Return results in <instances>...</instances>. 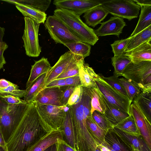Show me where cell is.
<instances>
[{"label":"cell","mask_w":151,"mask_h":151,"mask_svg":"<svg viewBox=\"0 0 151 151\" xmlns=\"http://www.w3.org/2000/svg\"><path fill=\"white\" fill-rule=\"evenodd\" d=\"M47 133L41 123L35 101L28 102L6 143V151H27Z\"/></svg>","instance_id":"6da1fadb"},{"label":"cell","mask_w":151,"mask_h":151,"mask_svg":"<svg viewBox=\"0 0 151 151\" xmlns=\"http://www.w3.org/2000/svg\"><path fill=\"white\" fill-rule=\"evenodd\" d=\"M54 15L66 25L72 33L82 42L94 45L99 39L94 30L84 23L79 16L72 11L56 9Z\"/></svg>","instance_id":"7a4b0ae2"},{"label":"cell","mask_w":151,"mask_h":151,"mask_svg":"<svg viewBox=\"0 0 151 151\" xmlns=\"http://www.w3.org/2000/svg\"><path fill=\"white\" fill-rule=\"evenodd\" d=\"M27 104H8L0 98V128L6 143L22 117Z\"/></svg>","instance_id":"3957f363"},{"label":"cell","mask_w":151,"mask_h":151,"mask_svg":"<svg viewBox=\"0 0 151 151\" xmlns=\"http://www.w3.org/2000/svg\"><path fill=\"white\" fill-rule=\"evenodd\" d=\"M43 128L47 133L62 130L66 106L42 104L34 101Z\"/></svg>","instance_id":"277c9868"},{"label":"cell","mask_w":151,"mask_h":151,"mask_svg":"<svg viewBox=\"0 0 151 151\" xmlns=\"http://www.w3.org/2000/svg\"><path fill=\"white\" fill-rule=\"evenodd\" d=\"M122 76L139 87L141 91L151 90V61L131 62L124 69Z\"/></svg>","instance_id":"5b68a950"},{"label":"cell","mask_w":151,"mask_h":151,"mask_svg":"<svg viewBox=\"0 0 151 151\" xmlns=\"http://www.w3.org/2000/svg\"><path fill=\"white\" fill-rule=\"evenodd\" d=\"M101 2V5L109 14L129 21L138 17L141 8L132 0H105Z\"/></svg>","instance_id":"8992f818"},{"label":"cell","mask_w":151,"mask_h":151,"mask_svg":"<svg viewBox=\"0 0 151 151\" xmlns=\"http://www.w3.org/2000/svg\"><path fill=\"white\" fill-rule=\"evenodd\" d=\"M51 37L57 43L65 44L80 41L60 19L53 15L49 16L44 23Z\"/></svg>","instance_id":"52a82bcc"},{"label":"cell","mask_w":151,"mask_h":151,"mask_svg":"<svg viewBox=\"0 0 151 151\" xmlns=\"http://www.w3.org/2000/svg\"><path fill=\"white\" fill-rule=\"evenodd\" d=\"M24 28L22 39L27 55L32 57H38L41 52L38 39L40 24L28 17H24Z\"/></svg>","instance_id":"ba28073f"},{"label":"cell","mask_w":151,"mask_h":151,"mask_svg":"<svg viewBox=\"0 0 151 151\" xmlns=\"http://www.w3.org/2000/svg\"><path fill=\"white\" fill-rule=\"evenodd\" d=\"M97 87L110 103L129 114L132 102L108 84L99 75L95 80Z\"/></svg>","instance_id":"9c48e42d"},{"label":"cell","mask_w":151,"mask_h":151,"mask_svg":"<svg viewBox=\"0 0 151 151\" xmlns=\"http://www.w3.org/2000/svg\"><path fill=\"white\" fill-rule=\"evenodd\" d=\"M56 9H63L72 12L80 16L90 9L101 5L96 0H55L53 2Z\"/></svg>","instance_id":"30bf717a"},{"label":"cell","mask_w":151,"mask_h":151,"mask_svg":"<svg viewBox=\"0 0 151 151\" xmlns=\"http://www.w3.org/2000/svg\"><path fill=\"white\" fill-rule=\"evenodd\" d=\"M129 113L134 117L141 135L151 149V123L136 103L134 102L130 106Z\"/></svg>","instance_id":"8fae6325"},{"label":"cell","mask_w":151,"mask_h":151,"mask_svg":"<svg viewBox=\"0 0 151 151\" xmlns=\"http://www.w3.org/2000/svg\"><path fill=\"white\" fill-rule=\"evenodd\" d=\"M100 24V27L94 30L98 37L114 35L119 37L124 27L126 26L123 19L116 16L111 17L108 20Z\"/></svg>","instance_id":"7c38bea8"},{"label":"cell","mask_w":151,"mask_h":151,"mask_svg":"<svg viewBox=\"0 0 151 151\" xmlns=\"http://www.w3.org/2000/svg\"><path fill=\"white\" fill-rule=\"evenodd\" d=\"M62 93L61 87L45 88L33 101H37L42 104L62 106Z\"/></svg>","instance_id":"4fadbf2b"},{"label":"cell","mask_w":151,"mask_h":151,"mask_svg":"<svg viewBox=\"0 0 151 151\" xmlns=\"http://www.w3.org/2000/svg\"><path fill=\"white\" fill-rule=\"evenodd\" d=\"M74 55L70 51L62 55L55 65L46 74L45 84L46 85L61 74L74 57Z\"/></svg>","instance_id":"5bb4252c"},{"label":"cell","mask_w":151,"mask_h":151,"mask_svg":"<svg viewBox=\"0 0 151 151\" xmlns=\"http://www.w3.org/2000/svg\"><path fill=\"white\" fill-rule=\"evenodd\" d=\"M63 130H53L47 132L27 151H44L52 145L58 142L59 139L63 140Z\"/></svg>","instance_id":"9a60e30c"},{"label":"cell","mask_w":151,"mask_h":151,"mask_svg":"<svg viewBox=\"0 0 151 151\" xmlns=\"http://www.w3.org/2000/svg\"><path fill=\"white\" fill-rule=\"evenodd\" d=\"M124 53L134 63L151 61V40Z\"/></svg>","instance_id":"2e32d148"},{"label":"cell","mask_w":151,"mask_h":151,"mask_svg":"<svg viewBox=\"0 0 151 151\" xmlns=\"http://www.w3.org/2000/svg\"><path fill=\"white\" fill-rule=\"evenodd\" d=\"M104 98L106 107L104 114L113 128L130 115V114L110 103Z\"/></svg>","instance_id":"e0dca14e"},{"label":"cell","mask_w":151,"mask_h":151,"mask_svg":"<svg viewBox=\"0 0 151 151\" xmlns=\"http://www.w3.org/2000/svg\"><path fill=\"white\" fill-rule=\"evenodd\" d=\"M63 132V140L77 151L74 129L70 109L66 106L64 120L62 128Z\"/></svg>","instance_id":"ac0fdd59"},{"label":"cell","mask_w":151,"mask_h":151,"mask_svg":"<svg viewBox=\"0 0 151 151\" xmlns=\"http://www.w3.org/2000/svg\"><path fill=\"white\" fill-rule=\"evenodd\" d=\"M113 129L132 149H137L141 151H151V149L141 135L139 136L132 135L118 128L113 127Z\"/></svg>","instance_id":"d6986e66"},{"label":"cell","mask_w":151,"mask_h":151,"mask_svg":"<svg viewBox=\"0 0 151 151\" xmlns=\"http://www.w3.org/2000/svg\"><path fill=\"white\" fill-rule=\"evenodd\" d=\"M104 141L115 151H132L130 146L127 143L113 128L107 130Z\"/></svg>","instance_id":"ffe728a7"},{"label":"cell","mask_w":151,"mask_h":151,"mask_svg":"<svg viewBox=\"0 0 151 151\" xmlns=\"http://www.w3.org/2000/svg\"><path fill=\"white\" fill-rule=\"evenodd\" d=\"M109 14L101 5L96 6L88 10L83 16L86 24L94 28L100 24Z\"/></svg>","instance_id":"44dd1931"},{"label":"cell","mask_w":151,"mask_h":151,"mask_svg":"<svg viewBox=\"0 0 151 151\" xmlns=\"http://www.w3.org/2000/svg\"><path fill=\"white\" fill-rule=\"evenodd\" d=\"M47 58L42 57L31 66L29 77L26 83V88L29 87L38 78L47 73L51 68Z\"/></svg>","instance_id":"7402d4cb"},{"label":"cell","mask_w":151,"mask_h":151,"mask_svg":"<svg viewBox=\"0 0 151 151\" xmlns=\"http://www.w3.org/2000/svg\"><path fill=\"white\" fill-rule=\"evenodd\" d=\"M79 76L83 87L92 88L96 87L95 80L98 76L93 69L85 63L80 67Z\"/></svg>","instance_id":"603a6c76"},{"label":"cell","mask_w":151,"mask_h":151,"mask_svg":"<svg viewBox=\"0 0 151 151\" xmlns=\"http://www.w3.org/2000/svg\"><path fill=\"white\" fill-rule=\"evenodd\" d=\"M133 100L151 123V90L142 91Z\"/></svg>","instance_id":"cb8c5ba5"},{"label":"cell","mask_w":151,"mask_h":151,"mask_svg":"<svg viewBox=\"0 0 151 151\" xmlns=\"http://www.w3.org/2000/svg\"><path fill=\"white\" fill-rule=\"evenodd\" d=\"M17 9L24 17H28L38 23H44L47 19V14L32 7L24 4H18L16 5Z\"/></svg>","instance_id":"d4e9b609"},{"label":"cell","mask_w":151,"mask_h":151,"mask_svg":"<svg viewBox=\"0 0 151 151\" xmlns=\"http://www.w3.org/2000/svg\"><path fill=\"white\" fill-rule=\"evenodd\" d=\"M46 73L44 74L35 80L26 88L24 100L29 102L33 101L38 94L45 88V84Z\"/></svg>","instance_id":"484cf974"},{"label":"cell","mask_w":151,"mask_h":151,"mask_svg":"<svg viewBox=\"0 0 151 151\" xmlns=\"http://www.w3.org/2000/svg\"><path fill=\"white\" fill-rule=\"evenodd\" d=\"M130 37L124 50V53L130 51L151 40V25Z\"/></svg>","instance_id":"4316f807"},{"label":"cell","mask_w":151,"mask_h":151,"mask_svg":"<svg viewBox=\"0 0 151 151\" xmlns=\"http://www.w3.org/2000/svg\"><path fill=\"white\" fill-rule=\"evenodd\" d=\"M137 25L129 37H131L151 25V6H141Z\"/></svg>","instance_id":"83f0119b"},{"label":"cell","mask_w":151,"mask_h":151,"mask_svg":"<svg viewBox=\"0 0 151 151\" xmlns=\"http://www.w3.org/2000/svg\"><path fill=\"white\" fill-rule=\"evenodd\" d=\"M84 63V59L83 57L74 55L64 71L55 80L65 79L79 75L80 68Z\"/></svg>","instance_id":"f1b7e54d"},{"label":"cell","mask_w":151,"mask_h":151,"mask_svg":"<svg viewBox=\"0 0 151 151\" xmlns=\"http://www.w3.org/2000/svg\"><path fill=\"white\" fill-rule=\"evenodd\" d=\"M91 114L95 111L104 114L105 111L106 107L102 94L97 87L91 88Z\"/></svg>","instance_id":"f546056e"},{"label":"cell","mask_w":151,"mask_h":151,"mask_svg":"<svg viewBox=\"0 0 151 151\" xmlns=\"http://www.w3.org/2000/svg\"><path fill=\"white\" fill-rule=\"evenodd\" d=\"M130 115L114 127L118 128L122 132L129 134L139 136L141 135L132 116Z\"/></svg>","instance_id":"4dcf8cb0"},{"label":"cell","mask_w":151,"mask_h":151,"mask_svg":"<svg viewBox=\"0 0 151 151\" xmlns=\"http://www.w3.org/2000/svg\"><path fill=\"white\" fill-rule=\"evenodd\" d=\"M111 59L114 68V75L118 77L122 76L124 69L132 62L130 59L125 53L120 55L114 56Z\"/></svg>","instance_id":"1f68e13d"},{"label":"cell","mask_w":151,"mask_h":151,"mask_svg":"<svg viewBox=\"0 0 151 151\" xmlns=\"http://www.w3.org/2000/svg\"><path fill=\"white\" fill-rule=\"evenodd\" d=\"M86 123L88 130L94 137L98 144L101 145L104 141L107 131L100 128L94 121L91 115L87 118Z\"/></svg>","instance_id":"d6a6232c"},{"label":"cell","mask_w":151,"mask_h":151,"mask_svg":"<svg viewBox=\"0 0 151 151\" xmlns=\"http://www.w3.org/2000/svg\"><path fill=\"white\" fill-rule=\"evenodd\" d=\"M64 45L74 55L80 56L84 59L91 53V45L86 43L78 41L67 43Z\"/></svg>","instance_id":"836d02e7"},{"label":"cell","mask_w":151,"mask_h":151,"mask_svg":"<svg viewBox=\"0 0 151 151\" xmlns=\"http://www.w3.org/2000/svg\"><path fill=\"white\" fill-rule=\"evenodd\" d=\"M3 1L15 5L18 4H26L44 12L47 9L51 1V0H9Z\"/></svg>","instance_id":"e575fe53"},{"label":"cell","mask_w":151,"mask_h":151,"mask_svg":"<svg viewBox=\"0 0 151 151\" xmlns=\"http://www.w3.org/2000/svg\"><path fill=\"white\" fill-rule=\"evenodd\" d=\"M124 87L128 96V98L132 103L134 98L141 91V89L133 83L124 78L119 79Z\"/></svg>","instance_id":"d590c367"},{"label":"cell","mask_w":151,"mask_h":151,"mask_svg":"<svg viewBox=\"0 0 151 151\" xmlns=\"http://www.w3.org/2000/svg\"><path fill=\"white\" fill-rule=\"evenodd\" d=\"M100 76L108 84L122 95L128 98L127 95L126 91L120 82L119 78L118 77L114 75L107 77L102 76Z\"/></svg>","instance_id":"8d00e7d4"},{"label":"cell","mask_w":151,"mask_h":151,"mask_svg":"<svg viewBox=\"0 0 151 151\" xmlns=\"http://www.w3.org/2000/svg\"><path fill=\"white\" fill-rule=\"evenodd\" d=\"M91 115L95 122L102 129L107 131L113 128L111 124L105 116L104 114L95 111Z\"/></svg>","instance_id":"74e56055"},{"label":"cell","mask_w":151,"mask_h":151,"mask_svg":"<svg viewBox=\"0 0 151 151\" xmlns=\"http://www.w3.org/2000/svg\"><path fill=\"white\" fill-rule=\"evenodd\" d=\"M18 86L15 84L7 88L0 89V96L11 95L19 97H24L25 94V90H20Z\"/></svg>","instance_id":"f35d334b"},{"label":"cell","mask_w":151,"mask_h":151,"mask_svg":"<svg viewBox=\"0 0 151 151\" xmlns=\"http://www.w3.org/2000/svg\"><path fill=\"white\" fill-rule=\"evenodd\" d=\"M130 38L129 37L125 39L115 41L111 45L114 56L120 55L124 53V50Z\"/></svg>","instance_id":"ab89813d"},{"label":"cell","mask_w":151,"mask_h":151,"mask_svg":"<svg viewBox=\"0 0 151 151\" xmlns=\"http://www.w3.org/2000/svg\"><path fill=\"white\" fill-rule=\"evenodd\" d=\"M82 93L83 87L81 85L76 86L69 99L67 106H72L79 102L81 98Z\"/></svg>","instance_id":"60d3db41"},{"label":"cell","mask_w":151,"mask_h":151,"mask_svg":"<svg viewBox=\"0 0 151 151\" xmlns=\"http://www.w3.org/2000/svg\"><path fill=\"white\" fill-rule=\"evenodd\" d=\"M76 86H65L61 87L62 90L61 103L63 106H66L69 99Z\"/></svg>","instance_id":"b9f144b4"},{"label":"cell","mask_w":151,"mask_h":151,"mask_svg":"<svg viewBox=\"0 0 151 151\" xmlns=\"http://www.w3.org/2000/svg\"><path fill=\"white\" fill-rule=\"evenodd\" d=\"M0 98L6 104L10 105L26 104L28 103L19 97L13 96H0Z\"/></svg>","instance_id":"7bdbcfd3"},{"label":"cell","mask_w":151,"mask_h":151,"mask_svg":"<svg viewBox=\"0 0 151 151\" xmlns=\"http://www.w3.org/2000/svg\"><path fill=\"white\" fill-rule=\"evenodd\" d=\"M56 151H77L63 139H59L57 143Z\"/></svg>","instance_id":"ee69618b"},{"label":"cell","mask_w":151,"mask_h":151,"mask_svg":"<svg viewBox=\"0 0 151 151\" xmlns=\"http://www.w3.org/2000/svg\"><path fill=\"white\" fill-rule=\"evenodd\" d=\"M65 81L67 86H81L79 75L65 78Z\"/></svg>","instance_id":"f6af8a7d"},{"label":"cell","mask_w":151,"mask_h":151,"mask_svg":"<svg viewBox=\"0 0 151 151\" xmlns=\"http://www.w3.org/2000/svg\"><path fill=\"white\" fill-rule=\"evenodd\" d=\"M65 86L67 85L65 83V79H55L46 85L45 88L61 87Z\"/></svg>","instance_id":"bcb514c9"},{"label":"cell","mask_w":151,"mask_h":151,"mask_svg":"<svg viewBox=\"0 0 151 151\" xmlns=\"http://www.w3.org/2000/svg\"><path fill=\"white\" fill-rule=\"evenodd\" d=\"M8 46L5 42H3L0 47V70L3 68L6 61L3 55L4 52L8 48Z\"/></svg>","instance_id":"7dc6e473"},{"label":"cell","mask_w":151,"mask_h":151,"mask_svg":"<svg viewBox=\"0 0 151 151\" xmlns=\"http://www.w3.org/2000/svg\"><path fill=\"white\" fill-rule=\"evenodd\" d=\"M14 84L4 79H0V89L5 88L9 86L13 85Z\"/></svg>","instance_id":"c3c4849f"},{"label":"cell","mask_w":151,"mask_h":151,"mask_svg":"<svg viewBox=\"0 0 151 151\" xmlns=\"http://www.w3.org/2000/svg\"><path fill=\"white\" fill-rule=\"evenodd\" d=\"M136 4L139 6H151V0H133Z\"/></svg>","instance_id":"681fc988"},{"label":"cell","mask_w":151,"mask_h":151,"mask_svg":"<svg viewBox=\"0 0 151 151\" xmlns=\"http://www.w3.org/2000/svg\"><path fill=\"white\" fill-rule=\"evenodd\" d=\"M6 143L4 141L0 128V146L6 149Z\"/></svg>","instance_id":"f907efd6"},{"label":"cell","mask_w":151,"mask_h":151,"mask_svg":"<svg viewBox=\"0 0 151 151\" xmlns=\"http://www.w3.org/2000/svg\"><path fill=\"white\" fill-rule=\"evenodd\" d=\"M57 143L49 147L44 151H56Z\"/></svg>","instance_id":"816d5d0a"},{"label":"cell","mask_w":151,"mask_h":151,"mask_svg":"<svg viewBox=\"0 0 151 151\" xmlns=\"http://www.w3.org/2000/svg\"><path fill=\"white\" fill-rule=\"evenodd\" d=\"M5 29L4 27H0V42L2 43L3 41V38L4 35Z\"/></svg>","instance_id":"f5cc1de1"},{"label":"cell","mask_w":151,"mask_h":151,"mask_svg":"<svg viewBox=\"0 0 151 151\" xmlns=\"http://www.w3.org/2000/svg\"><path fill=\"white\" fill-rule=\"evenodd\" d=\"M98 146L100 148L101 151H111L107 147L101 145H99Z\"/></svg>","instance_id":"db71d44e"},{"label":"cell","mask_w":151,"mask_h":151,"mask_svg":"<svg viewBox=\"0 0 151 151\" xmlns=\"http://www.w3.org/2000/svg\"><path fill=\"white\" fill-rule=\"evenodd\" d=\"M101 145L105 146L108 148L111 151H115L113 149L111 148L110 146H109L104 141V142L102 143Z\"/></svg>","instance_id":"11a10c76"},{"label":"cell","mask_w":151,"mask_h":151,"mask_svg":"<svg viewBox=\"0 0 151 151\" xmlns=\"http://www.w3.org/2000/svg\"><path fill=\"white\" fill-rule=\"evenodd\" d=\"M0 151H6V150L5 148L0 146Z\"/></svg>","instance_id":"9f6ffc18"},{"label":"cell","mask_w":151,"mask_h":151,"mask_svg":"<svg viewBox=\"0 0 151 151\" xmlns=\"http://www.w3.org/2000/svg\"><path fill=\"white\" fill-rule=\"evenodd\" d=\"M95 151H101L100 148L98 146L97 147Z\"/></svg>","instance_id":"6f0895ef"},{"label":"cell","mask_w":151,"mask_h":151,"mask_svg":"<svg viewBox=\"0 0 151 151\" xmlns=\"http://www.w3.org/2000/svg\"><path fill=\"white\" fill-rule=\"evenodd\" d=\"M132 151H141L139 150H137V149H132Z\"/></svg>","instance_id":"680465c9"},{"label":"cell","mask_w":151,"mask_h":151,"mask_svg":"<svg viewBox=\"0 0 151 151\" xmlns=\"http://www.w3.org/2000/svg\"><path fill=\"white\" fill-rule=\"evenodd\" d=\"M2 43H1V42H0V47L1 46V45H2Z\"/></svg>","instance_id":"91938a15"}]
</instances>
